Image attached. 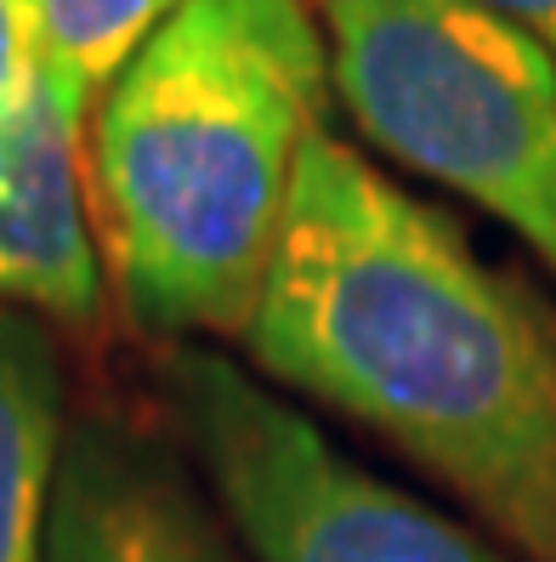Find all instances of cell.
Listing matches in <instances>:
<instances>
[{
	"mask_svg": "<svg viewBox=\"0 0 556 562\" xmlns=\"http://www.w3.org/2000/svg\"><path fill=\"white\" fill-rule=\"evenodd\" d=\"M256 375L432 477L517 562H556V302L449 211L318 125L268 290Z\"/></svg>",
	"mask_w": 556,
	"mask_h": 562,
	"instance_id": "obj_1",
	"label": "cell"
},
{
	"mask_svg": "<svg viewBox=\"0 0 556 562\" xmlns=\"http://www.w3.org/2000/svg\"><path fill=\"white\" fill-rule=\"evenodd\" d=\"M330 57L245 0H188L86 114L109 290L159 341L245 336L284 239Z\"/></svg>",
	"mask_w": 556,
	"mask_h": 562,
	"instance_id": "obj_2",
	"label": "cell"
},
{
	"mask_svg": "<svg viewBox=\"0 0 556 562\" xmlns=\"http://www.w3.org/2000/svg\"><path fill=\"white\" fill-rule=\"evenodd\" d=\"M330 91L364 137L472 200L556 279V69L477 0H318Z\"/></svg>",
	"mask_w": 556,
	"mask_h": 562,
	"instance_id": "obj_3",
	"label": "cell"
},
{
	"mask_svg": "<svg viewBox=\"0 0 556 562\" xmlns=\"http://www.w3.org/2000/svg\"><path fill=\"white\" fill-rule=\"evenodd\" d=\"M182 454L256 562H375L336 501V438L227 352L188 341L159 363Z\"/></svg>",
	"mask_w": 556,
	"mask_h": 562,
	"instance_id": "obj_4",
	"label": "cell"
},
{
	"mask_svg": "<svg viewBox=\"0 0 556 562\" xmlns=\"http://www.w3.org/2000/svg\"><path fill=\"white\" fill-rule=\"evenodd\" d=\"M46 562H256L193 460L148 426L91 409L69 420Z\"/></svg>",
	"mask_w": 556,
	"mask_h": 562,
	"instance_id": "obj_5",
	"label": "cell"
},
{
	"mask_svg": "<svg viewBox=\"0 0 556 562\" xmlns=\"http://www.w3.org/2000/svg\"><path fill=\"white\" fill-rule=\"evenodd\" d=\"M109 268L86 200V109L46 80L0 120V307L52 329H86L103 313Z\"/></svg>",
	"mask_w": 556,
	"mask_h": 562,
	"instance_id": "obj_6",
	"label": "cell"
},
{
	"mask_svg": "<svg viewBox=\"0 0 556 562\" xmlns=\"http://www.w3.org/2000/svg\"><path fill=\"white\" fill-rule=\"evenodd\" d=\"M69 420L57 329L35 313L0 307V562H46Z\"/></svg>",
	"mask_w": 556,
	"mask_h": 562,
	"instance_id": "obj_7",
	"label": "cell"
},
{
	"mask_svg": "<svg viewBox=\"0 0 556 562\" xmlns=\"http://www.w3.org/2000/svg\"><path fill=\"white\" fill-rule=\"evenodd\" d=\"M188 0H29L35 12V69L41 80L91 114L137 52Z\"/></svg>",
	"mask_w": 556,
	"mask_h": 562,
	"instance_id": "obj_8",
	"label": "cell"
},
{
	"mask_svg": "<svg viewBox=\"0 0 556 562\" xmlns=\"http://www.w3.org/2000/svg\"><path fill=\"white\" fill-rule=\"evenodd\" d=\"M35 80V12H29V0H0V120L23 109Z\"/></svg>",
	"mask_w": 556,
	"mask_h": 562,
	"instance_id": "obj_9",
	"label": "cell"
},
{
	"mask_svg": "<svg viewBox=\"0 0 556 562\" xmlns=\"http://www.w3.org/2000/svg\"><path fill=\"white\" fill-rule=\"evenodd\" d=\"M483 12H495L500 23H511L529 46L545 52V63L556 69V0H477Z\"/></svg>",
	"mask_w": 556,
	"mask_h": 562,
	"instance_id": "obj_10",
	"label": "cell"
},
{
	"mask_svg": "<svg viewBox=\"0 0 556 562\" xmlns=\"http://www.w3.org/2000/svg\"><path fill=\"white\" fill-rule=\"evenodd\" d=\"M245 7H250L256 18H268L284 41L318 46V52H324V35H318V23H313V7H307V0H245Z\"/></svg>",
	"mask_w": 556,
	"mask_h": 562,
	"instance_id": "obj_11",
	"label": "cell"
},
{
	"mask_svg": "<svg viewBox=\"0 0 556 562\" xmlns=\"http://www.w3.org/2000/svg\"><path fill=\"white\" fill-rule=\"evenodd\" d=\"M307 7H313V12H318V0H307Z\"/></svg>",
	"mask_w": 556,
	"mask_h": 562,
	"instance_id": "obj_12",
	"label": "cell"
}]
</instances>
